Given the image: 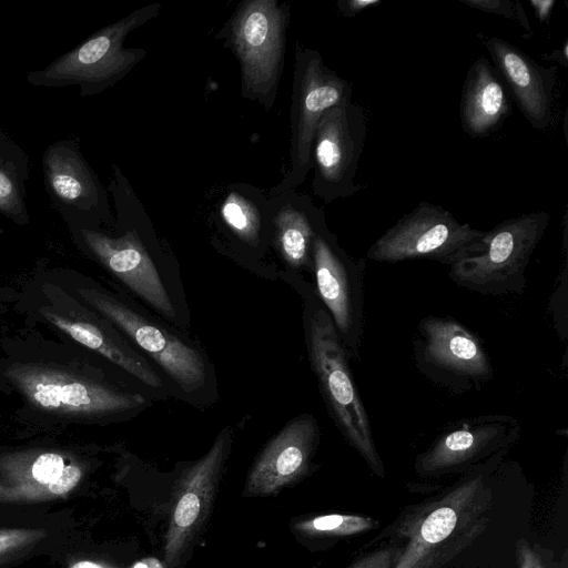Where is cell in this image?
<instances>
[{"label":"cell","mask_w":568,"mask_h":568,"mask_svg":"<svg viewBox=\"0 0 568 568\" xmlns=\"http://www.w3.org/2000/svg\"><path fill=\"white\" fill-rule=\"evenodd\" d=\"M548 59L566 68L568 64V39L565 40L560 49L554 50L549 53Z\"/></svg>","instance_id":"33"},{"label":"cell","mask_w":568,"mask_h":568,"mask_svg":"<svg viewBox=\"0 0 568 568\" xmlns=\"http://www.w3.org/2000/svg\"><path fill=\"white\" fill-rule=\"evenodd\" d=\"M413 353L420 374L458 395L481 389L494 376L483 341L450 317L422 318L416 326Z\"/></svg>","instance_id":"10"},{"label":"cell","mask_w":568,"mask_h":568,"mask_svg":"<svg viewBox=\"0 0 568 568\" xmlns=\"http://www.w3.org/2000/svg\"><path fill=\"white\" fill-rule=\"evenodd\" d=\"M288 23L290 3L245 0L217 34L240 63L242 95L265 109L277 94Z\"/></svg>","instance_id":"7"},{"label":"cell","mask_w":568,"mask_h":568,"mask_svg":"<svg viewBox=\"0 0 568 568\" xmlns=\"http://www.w3.org/2000/svg\"><path fill=\"white\" fill-rule=\"evenodd\" d=\"M506 453L475 466L438 498L417 505L403 518L397 534L405 541L394 568H442L485 531L491 506L486 479Z\"/></svg>","instance_id":"2"},{"label":"cell","mask_w":568,"mask_h":568,"mask_svg":"<svg viewBox=\"0 0 568 568\" xmlns=\"http://www.w3.org/2000/svg\"><path fill=\"white\" fill-rule=\"evenodd\" d=\"M29 172L26 151L0 130V215L20 226L30 223L26 202Z\"/></svg>","instance_id":"23"},{"label":"cell","mask_w":568,"mask_h":568,"mask_svg":"<svg viewBox=\"0 0 568 568\" xmlns=\"http://www.w3.org/2000/svg\"><path fill=\"white\" fill-rule=\"evenodd\" d=\"M462 3L486 13L498 14L516 21L524 29V37L529 39L534 31L526 11L519 1L510 0H459Z\"/></svg>","instance_id":"26"},{"label":"cell","mask_w":568,"mask_h":568,"mask_svg":"<svg viewBox=\"0 0 568 568\" xmlns=\"http://www.w3.org/2000/svg\"><path fill=\"white\" fill-rule=\"evenodd\" d=\"M72 242L97 261L139 297L168 318L175 317L174 305L159 272L139 240L126 230L112 235L101 227H68Z\"/></svg>","instance_id":"17"},{"label":"cell","mask_w":568,"mask_h":568,"mask_svg":"<svg viewBox=\"0 0 568 568\" xmlns=\"http://www.w3.org/2000/svg\"><path fill=\"white\" fill-rule=\"evenodd\" d=\"M230 442L229 432H223L211 449L183 473L175 487L164 538L169 568L180 562L210 514Z\"/></svg>","instance_id":"18"},{"label":"cell","mask_w":568,"mask_h":568,"mask_svg":"<svg viewBox=\"0 0 568 568\" xmlns=\"http://www.w3.org/2000/svg\"><path fill=\"white\" fill-rule=\"evenodd\" d=\"M516 558L518 568H550L541 550L525 538L516 544Z\"/></svg>","instance_id":"29"},{"label":"cell","mask_w":568,"mask_h":568,"mask_svg":"<svg viewBox=\"0 0 568 568\" xmlns=\"http://www.w3.org/2000/svg\"><path fill=\"white\" fill-rule=\"evenodd\" d=\"M325 219L305 194L295 191L270 196V225L283 258L298 268L312 265V244L316 229Z\"/></svg>","instance_id":"21"},{"label":"cell","mask_w":568,"mask_h":568,"mask_svg":"<svg viewBox=\"0 0 568 568\" xmlns=\"http://www.w3.org/2000/svg\"><path fill=\"white\" fill-rule=\"evenodd\" d=\"M0 348V390L16 400L22 424L47 430L105 424L145 403L110 377L114 365L64 337L30 331Z\"/></svg>","instance_id":"1"},{"label":"cell","mask_w":568,"mask_h":568,"mask_svg":"<svg viewBox=\"0 0 568 568\" xmlns=\"http://www.w3.org/2000/svg\"><path fill=\"white\" fill-rule=\"evenodd\" d=\"M495 68L510 89L530 125L547 129L554 115L556 67L545 68L526 52L497 37L477 33Z\"/></svg>","instance_id":"19"},{"label":"cell","mask_w":568,"mask_h":568,"mask_svg":"<svg viewBox=\"0 0 568 568\" xmlns=\"http://www.w3.org/2000/svg\"><path fill=\"white\" fill-rule=\"evenodd\" d=\"M318 439L320 428L311 415H302L287 424L253 465L245 495L275 494L305 475Z\"/></svg>","instance_id":"20"},{"label":"cell","mask_w":568,"mask_h":568,"mask_svg":"<svg viewBox=\"0 0 568 568\" xmlns=\"http://www.w3.org/2000/svg\"><path fill=\"white\" fill-rule=\"evenodd\" d=\"M484 232L458 221L443 206L423 201L372 243L366 257L383 263L425 258L450 265Z\"/></svg>","instance_id":"11"},{"label":"cell","mask_w":568,"mask_h":568,"mask_svg":"<svg viewBox=\"0 0 568 568\" xmlns=\"http://www.w3.org/2000/svg\"><path fill=\"white\" fill-rule=\"evenodd\" d=\"M400 551L402 544L379 547L361 556L348 568H394Z\"/></svg>","instance_id":"28"},{"label":"cell","mask_w":568,"mask_h":568,"mask_svg":"<svg viewBox=\"0 0 568 568\" xmlns=\"http://www.w3.org/2000/svg\"><path fill=\"white\" fill-rule=\"evenodd\" d=\"M133 568H164L156 558H145L136 562Z\"/></svg>","instance_id":"35"},{"label":"cell","mask_w":568,"mask_h":568,"mask_svg":"<svg viewBox=\"0 0 568 568\" xmlns=\"http://www.w3.org/2000/svg\"><path fill=\"white\" fill-rule=\"evenodd\" d=\"M549 222L546 211H530L500 222L449 265L448 277L484 295L521 294L530 257Z\"/></svg>","instance_id":"5"},{"label":"cell","mask_w":568,"mask_h":568,"mask_svg":"<svg viewBox=\"0 0 568 568\" xmlns=\"http://www.w3.org/2000/svg\"><path fill=\"white\" fill-rule=\"evenodd\" d=\"M312 263L318 297L349 359H357L365 329V260L348 255L323 219L313 240Z\"/></svg>","instance_id":"12"},{"label":"cell","mask_w":568,"mask_h":568,"mask_svg":"<svg viewBox=\"0 0 568 568\" xmlns=\"http://www.w3.org/2000/svg\"><path fill=\"white\" fill-rule=\"evenodd\" d=\"M220 216L243 242H260L264 222L270 219V200L263 195L244 193V186L233 187L220 206Z\"/></svg>","instance_id":"24"},{"label":"cell","mask_w":568,"mask_h":568,"mask_svg":"<svg viewBox=\"0 0 568 568\" xmlns=\"http://www.w3.org/2000/svg\"><path fill=\"white\" fill-rule=\"evenodd\" d=\"M555 3V0H529V4L532 7L540 23H548L550 21Z\"/></svg>","instance_id":"31"},{"label":"cell","mask_w":568,"mask_h":568,"mask_svg":"<svg viewBox=\"0 0 568 568\" xmlns=\"http://www.w3.org/2000/svg\"><path fill=\"white\" fill-rule=\"evenodd\" d=\"M17 292L11 288H0V315L4 314L10 306H14Z\"/></svg>","instance_id":"32"},{"label":"cell","mask_w":568,"mask_h":568,"mask_svg":"<svg viewBox=\"0 0 568 568\" xmlns=\"http://www.w3.org/2000/svg\"><path fill=\"white\" fill-rule=\"evenodd\" d=\"M85 460L73 448L41 442L0 448V503H38L69 495L81 483Z\"/></svg>","instance_id":"13"},{"label":"cell","mask_w":568,"mask_h":568,"mask_svg":"<svg viewBox=\"0 0 568 568\" xmlns=\"http://www.w3.org/2000/svg\"><path fill=\"white\" fill-rule=\"evenodd\" d=\"M367 133L363 108L353 102L329 108L315 130L312 146L314 194L326 204L349 197L364 186L356 182Z\"/></svg>","instance_id":"14"},{"label":"cell","mask_w":568,"mask_h":568,"mask_svg":"<svg viewBox=\"0 0 568 568\" xmlns=\"http://www.w3.org/2000/svg\"><path fill=\"white\" fill-rule=\"evenodd\" d=\"M50 271L63 287L143 349L185 392H193L204 384L205 363L196 349L150 322L81 272L65 267Z\"/></svg>","instance_id":"8"},{"label":"cell","mask_w":568,"mask_h":568,"mask_svg":"<svg viewBox=\"0 0 568 568\" xmlns=\"http://www.w3.org/2000/svg\"><path fill=\"white\" fill-rule=\"evenodd\" d=\"M43 537L44 531L40 529H0V557L23 549Z\"/></svg>","instance_id":"27"},{"label":"cell","mask_w":568,"mask_h":568,"mask_svg":"<svg viewBox=\"0 0 568 568\" xmlns=\"http://www.w3.org/2000/svg\"><path fill=\"white\" fill-rule=\"evenodd\" d=\"M520 433L519 423L504 414L458 420L417 456L415 471L422 477H436L469 469L508 450Z\"/></svg>","instance_id":"16"},{"label":"cell","mask_w":568,"mask_h":568,"mask_svg":"<svg viewBox=\"0 0 568 568\" xmlns=\"http://www.w3.org/2000/svg\"><path fill=\"white\" fill-rule=\"evenodd\" d=\"M69 568H115L103 562L93 560H80L71 565Z\"/></svg>","instance_id":"34"},{"label":"cell","mask_w":568,"mask_h":568,"mask_svg":"<svg viewBox=\"0 0 568 568\" xmlns=\"http://www.w3.org/2000/svg\"><path fill=\"white\" fill-rule=\"evenodd\" d=\"M14 310L30 323L45 326L55 336L70 339L100 355L116 368L151 387L160 376L98 312L79 301L52 275L39 271L17 291Z\"/></svg>","instance_id":"3"},{"label":"cell","mask_w":568,"mask_h":568,"mask_svg":"<svg viewBox=\"0 0 568 568\" xmlns=\"http://www.w3.org/2000/svg\"><path fill=\"white\" fill-rule=\"evenodd\" d=\"M353 89L324 63L321 53L296 42L291 104L290 169L270 196L295 189L312 170V146L326 110L352 102Z\"/></svg>","instance_id":"9"},{"label":"cell","mask_w":568,"mask_h":568,"mask_svg":"<svg viewBox=\"0 0 568 568\" xmlns=\"http://www.w3.org/2000/svg\"><path fill=\"white\" fill-rule=\"evenodd\" d=\"M308 353L322 396L344 439L371 471L385 477L365 405L349 369V357L325 307H313L307 325Z\"/></svg>","instance_id":"4"},{"label":"cell","mask_w":568,"mask_h":568,"mask_svg":"<svg viewBox=\"0 0 568 568\" xmlns=\"http://www.w3.org/2000/svg\"><path fill=\"white\" fill-rule=\"evenodd\" d=\"M509 99L495 68L479 57L468 69L460 97V122L465 133L483 138L509 114Z\"/></svg>","instance_id":"22"},{"label":"cell","mask_w":568,"mask_h":568,"mask_svg":"<svg viewBox=\"0 0 568 568\" xmlns=\"http://www.w3.org/2000/svg\"><path fill=\"white\" fill-rule=\"evenodd\" d=\"M41 163L45 192L68 227H101L110 220L106 191L75 138L51 143Z\"/></svg>","instance_id":"15"},{"label":"cell","mask_w":568,"mask_h":568,"mask_svg":"<svg viewBox=\"0 0 568 568\" xmlns=\"http://www.w3.org/2000/svg\"><path fill=\"white\" fill-rule=\"evenodd\" d=\"M383 0H341L337 2L338 11L345 18H353L369 7L377 6Z\"/></svg>","instance_id":"30"},{"label":"cell","mask_w":568,"mask_h":568,"mask_svg":"<svg viewBox=\"0 0 568 568\" xmlns=\"http://www.w3.org/2000/svg\"><path fill=\"white\" fill-rule=\"evenodd\" d=\"M378 524L376 519L366 516L329 514L302 520L296 524V529L315 537H348L372 530Z\"/></svg>","instance_id":"25"},{"label":"cell","mask_w":568,"mask_h":568,"mask_svg":"<svg viewBox=\"0 0 568 568\" xmlns=\"http://www.w3.org/2000/svg\"><path fill=\"white\" fill-rule=\"evenodd\" d=\"M162 6L151 3L100 29L44 69L30 71V85H75L81 98L97 95L121 81L145 55L141 48H125L124 40L136 28L155 18Z\"/></svg>","instance_id":"6"}]
</instances>
